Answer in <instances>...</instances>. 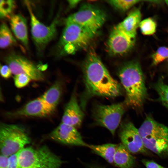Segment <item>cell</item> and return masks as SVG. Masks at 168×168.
Masks as SVG:
<instances>
[{
	"instance_id": "cell-10",
	"label": "cell",
	"mask_w": 168,
	"mask_h": 168,
	"mask_svg": "<svg viewBox=\"0 0 168 168\" xmlns=\"http://www.w3.org/2000/svg\"><path fill=\"white\" fill-rule=\"evenodd\" d=\"M26 2L30 16L33 39L37 47L40 49H42L55 37L57 20H54L49 26H45L36 18L29 2Z\"/></svg>"
},
{
	"instance_id": "cell-29",
	"label": "cell",
	"mask_w": 168,
	"mask_h": 168,
	"mask_svg": "<svg viewBox=\"0 0 168 168\" xmlns=\"http://www.w3.org/2000/svg\"><path fill=\"white\" fill-rule=\"evenodd\" d=\"M0 71L2 77L5 79L10 77L12 74L10 68L7 65H1Z\"/></svg>"
},
{
	"instance_id": "cell-2",
	"label": "cell",
	"mask_w": 168,
	"mask_h": 168,
	"mask_svg": "<svg viewBox=\"0 0 168 168\" xmlns=\"http://www.w3.org/2000/svg\"><path fill=\"white\" fill-rule=\"evenodd\" d=\"M118 75L125 89L127 105L139 107L147 97L145 77L139 63L132 61L123 65Z\"/></svg>"
},
{
	"instance_id": "cell-9",
	"label": "cell",
	"mask_w": 168,
	"mask_h": 168,
	"mask_svg": "<svg viewBox=\"0 0 168 168\" xmlns=\"http://www.w3.org/2000/svg\"><path fill=\"white\" fill-rule=\"evenodd\" d=\"M4 60L15 75L24 74L34 81H42L44 79V74L38 68L21 55L12 53L5 57Z\"/></svg>"
},
{
	"instance_id": "cell-7",
	"label": "cell",
	"mask_w": 168,
	"mask_h": 168,
	"mask_svg": "<svg viewBox=\"0 0 168 168\" xmlns=\"http://www.w3.org/2000/svg\"><path fill=\"white\" fill-rule=\"evenodd\" d=\"M127 105L125 101L110 105H96L92 112L95 123L106 128L114 135L125 112Z\"/></svg>"
},
{
	"instance_id": "cell-4",
	"label": "cell",
	"mask_w": 168,
	"mask_h": 168,
	"mask_svg": "<svg viewBox=\"0 0 168 168\" xmlns=\"http://www.w3.org/2000/svg\"><path fill=\"white\" fill-rule=\"evenodd\" d=\"M19 168H60L63 161L46 145L25 147L18 153Z\"/></svg>"
},
{
	"instance_id": "cell-23",
	"label": "cell",
	"mask_w": 168,
	"mask_h": 168,
	"mask_svg": "<svg viewBox=\"0 0 168 168\" xmlns=\"http://www.w3.org/2000/svg\"><path fill=\"white\" fill-rule=\"evenodd\" d=\"M154 87L161 101L168 109V85L160 80L155 85Z\"/></svg>"
},
{
	"instance_id": "cell-30",
	"label": "cell",
	"mask_w": 168,
	"mask_h": 168,
	"mask_svg": "<svg viewBox=\"0 0 168 168\" xmlns=\"http://www.w3.org/2000/svg\"><path fill=\"white\" fill-rule=\"evenodd\" d=\"M141 161L146 168H165L153 161L143 159Z\"/></svg>"
},
{
	"instance_id": "cell-6",
	"label": "cell",
	"mask_w": 168,
	"mask_h": 168,
	"mask_svg": "<svg viewBox=\"0 0 168 168\" xmlns=\"http://www.w3.org/2000/svg\"><path fill=\"white\" fill-rule=\"evenodd\" d=\"M96 35L72 23H66L60 41L63 52L73 54L88 47Z\"/></svg>"
},
{
	"instance_id": "cell-28",
	"label": "cell",
	"mask_w": 168,
	"mask_h": 168,
	"mask_svg": "<svg viewBox=\"0 0 168 168\" xmlns=\"http://www.w3.org/2000/svg\"><path fill=\"white\" fill-rule=\"evenodd\" d=\"M18 152L9 156L7 168H19L18 161Z\"/></svg>"
},
{
	"instance_id": "cell-24",
	"label": "cell",
	"mask_w": 168,
	"mask_h": 168,
	"mask_svg": "<svg viewBox=\"0 0 168 168\" xmlns=\"http://www.w3.org/2000/svg\"><path fill=\"white\" fill-rule=\"evenodd\" d=\"M140 1L138 0H109L107 2L116 9L125 12Z\"/></svg>"
},
{
	"instance_id": "cell-26",
	"label": "cell",
	"mask_w": 168,
	"mask_h": 168,
	"mask_svg": "<svg viewBox=\"0 0 168 168\" xmlns=\"http://www.w3.org/2000/svg\"><path fill=\"white\" fill-rule=\"evenodd\" d=\"M15 7V2L13 0L0 1V16L3 18L10 15Z\"/></svg>"
},
{
	"instance_id": "cell-18",
	"label": "cell",
	"mask_w": 168,
	"mask_h": 168,
	"mask_svg": "<svg viewBox=\"0 0 168 168\" xmlns=\"http://www.w3.org/2000/svg\"><path fill=\"white\" fill-rule=\"evenodd\" d=\"M113 163L120 168H133L136 164L135 158L122 144L117 145Z\"/></svg>"
},
{
	"instance_id": "cell-12",
	"label": "cell",
	"mask_w": 168,
	"mask_h": 168,
	"mask_svg": "<svg viewBox=\"0 0 168 168\" xmlns=\"http://www.w3.org/2000/svg\"><path fill=\"white\" fill-rule=\"evenodd\" d=\"M53 140L62 144L88 147L75 128L61 123L50 133Z\"/></svg>"
},
{
	"instance_id": "cell-14",
	"label": "cell",
	"mask_w": 168,
	"mask_h": 168,
	"mask_svg": "<svg viewBox=\"0 0 168 168\" xmlns=\"http://www.w3.org/2000/svg\"><path fill=\"white\" fill-rule=\"evenodd\" d=\"M54 111L47 106L41 97L31 100L22 108L13 112H7L6 115L11 117H45Z\"/></svg>"
},
{
	"instance_id": "cell-8",
	"label": "cell",
	"mask_w": 168,
	"mask_h": 168,
	"mask_svg": "<svg viewBox=\"0 0 168 168\" xmlns=\"http://www.w3.org/2000/svg\"><path fill=\"white\" fill-rule=\"evenodd\" d=\"M106 19V15L102 10L90 4H85L77 12L70 15L66 23L76 24L96 35Z\"/></svg>"
},
{
	"instance_id": "cell-16",
	"label": "cell",
	"mask_w": 168,
	"mask_h": 168,
	"mask_svg": "<svg viewBox=\"0 0 168 168\" xmlns=\"http://www.w3.org/2000/svg\"><path fill=\"white\" fill-rule=\"evenodd\" d=\"M141 13L136 8L130 12L125 19L114 27L132 39L135 40L137 28L141 21Z\"/></svg>"
},
{
	"instance_id": "cell-34",
	"label": "cell",
	"mask_w": 168,
	"mask_h": 168,
	"mask_svg": "<svg viewBox=\"0 0 168 168\" xmlns=\"http://www.w3.org/2000/svg\"><path fill=\"white\" fill-rule=\"evenodd\" d=\"M167 60H168V59H167Z\"/></svg>"
},
{
	"instance_id": "cell-5",
	"label": "cell",
	"mask_w": 168,
	"mask_h": 168,
	"mask_svg": "<svg viewBox=\"0 0 168 168\" xmlns=\"http://www.w3.org/2000/svg\"><path fill=\"white\" fill-rule=\"evenodd\" d=\"M30 142V138L22 126L5 123L1 124V154L9 156L18 152Z\"/></svg>"
},
{
	"instance_id": "cell-27",
	"label": "cell",
	"mask_w": 168,
	"mask_h": 168,
	"mask_svg": "<svg viewBox=\"0 0 168 168\" xmlns=\"http://www.w3.org/2000/svg\"><path fill=\"white\" fill-rule=\"evenodd\" d=\"M31 80L28 76L24 74L15 75L14 77L15 85L18 88H21L26 86Z\"/></svg>"
},
{
	"instance_id": "cell-20",
	"label": "cell",
	"mask_w": 168,
	"mask_h": 168,
	"mask_svg": "<svg viewBox=\"0 0 168 168\" xmlns=\"http://www.w3.org/2000/svg\"><path fill=\"white\" fill-rule=\"evenodd\" d=\"M118 145L107 143L100 145H89L88 147L107 162L113 163L114 156Z\"/></svg>"
},
{
	"instance_id": "cell-33",
	"label": "cell",
	"mask_w": 168,
	"mask_h": 168,
	"mask_svg": "<svg viewBox=\"0 0 168 168\" xmlns=\"http://www.w3.org/2000/svg\"><path fill=\"white\" fill-rule=\"evenodd\" d=\"M165 2L167 6H168V0H166L165 1Z\"/></svg>"
},
{
	"instance_id": "cell-19",
	"label": "cell",
	"mask_w": 168,
	"mask_h": 168,
	"mask_svg": "<svg viewBox=\"0 0 168 168\" xmlns=\"http://www.w3.org/2000/svg\"><path fill=\"white\" fill-rule=\"evenodd\" d=\"M61 94V84L57 81L40 97L44 102L54 111L59 101Z\"/></svg>"
},
{
	"instance_id": "cell-17",
	"label": "cell",
	"mask_w": 168,
	"mask_h": 168,
	"mask_svg": "<svg viewBox=\"0 0 168 168\" xmlns=\"http://www.w3.org/2000/svg\"><path fill=\"white\" fill-rule=\"evenodd\" d=\"M11 28L16 37L25 46L28 43L26 20L20 14L12 15L10 21Z\"/></svg>"
},
{
	"instance_id": "cell-22",
	"label": "cell",
	"mask_w": 168,
	"mask_h": 168,
	"mask_svg": "<svg viewBox=\"0 0 168 168\" xmlns=\"http://www.w3.org/2000/svg\"><path fill=\"white\" fill-rule=\"evenodd\" d=\"M157 25L152 18H148L141 21L139 25L142 33L145 35H151L156 31Z\"/></svg>"
},
{
	"instance_id": "cell-21",
	"label": "cell",
	"mask_w": 168,
	"mask_h": 168,
	"mask_svg": "<svg viewBox=\"0 0 168 168\" xmlns=\"http://www.w3.org/2000/svg\"><path fill=\"white\" fill-rule=\"evenodd\" d=\"M16 41L7 26L2 23L0 28V47L4 49L16 43Z\"/></svg>"
},
{
	"instance_id": "cell-11",
	"label": "cell",
	"mask_w": 168,
	"mask_h": 168,
	"mask_svg": "<svg viewBox=\"0 0 168 168\" xmlns=\"http://www.w3.org/2000/svg\"><path fill=\"white\" fill-rule=\"evenodd\" d=\"M119 133L121 143L130 153L149 154L138 129L131 122H125L122 124Z\"/></svg>"
},
{
	"instance_id": "cell-15",
	"label": "cell",
	"mask_w": 168,
	"mask_h": 168,
	"mask_svg": "<svg viewBox=\"0 0 168 168\" xmlns=\"http://www.w3.org/2000/svg\"><path fill=\"white\" fill-rule=\"evenodd\" d=\"M84 115L77 96L73 94L65 106L61 122L77 129L81 126Z\"/></svg>"
},
{
	"instance_id": "cell-13",
	"label": "cell",
	"mask_w": 168,
	"mask_h": 168,
	"mask_svg": "<svg viewBox=\"0 0 168 168\" xmlns=\"http://www.w3.org/2000/svg\"><path fill=\"white\" fill-rule=\"evenodd\" d=\"M134 43L135 40L114 27L109 37L107 44V49L111 55H122L131 50Z\"/></svg>"
},
{
	"instance_id": "cell-25",
	"label": "cell",
	"mask_w": 168,
	"mask_h": 168,
	"mask_svg": "<svg viewBox=\"0 0 168 168\" xmlns=\"http://www.w3.org/2000/svg\"><path fill=\"white\" fill-rule=\"evenodd\" d=\"M152 64L157 65L168 59V47L161 46L152 55Z\"/></svg>"
},
{
	"instance_id": "cell-32",
	"label": "cell",
	"mask_w": 168,
	"mask_h": 168,
	"mask_svg": "<svg viewBox=\"0 0 168 168\" xmlns=\"http://www.w3.org/2000/svg\"><path fill=\"white\" fill-rule=\"evenodd\" d=\"M80 0H69L68 3L70 7H74L76 6L81 1Z\"/></svg>"
},
{
	"instance_id": "cell-1",
	"label": "cell",
	"mask_w": 168,
	"mask_h": 168,
	"mask_svg": "<svg viewBox=\"0 0 168 168\" xmlns=\"http://www.w3.org/2000/svg\"><path fill=\"white\" fill-rule=\"evenodd\" d=\"M82 69L86 91L89 96L114 98L121 95V85L111 76L95 51L88 53Z\"/></svg>"
},
{
	"instance_id": "cell-31",
	"label": "cell",
	"mask_w": 168,
	"mask_h": 168,
	"mask_svg": "<svg viewBox=\"0 0 168 168\" xmlns=\"http://www.w3.org/2000/svg\"><path fill=\"white\" fill-rule=\"evenodd\" d=\"M9 156L1 154L0 156V168H7Z\"/></svg>"
},
{
	"instance_id": "cell-3",
	"label": "cell",
	"mask_w": 168,
	"mask_h": 168,
	"mask_svg": "<svg viewBox=\"0 0 168 168\" xmlns=\"http://www.w3.org/2000/svg\"><path fill=\"white\" fill-rule=\"evenodd\" d=\"M148 150L161 157H168V127L147 116L138 129Z\"/></svg>"
}]
</instances>
